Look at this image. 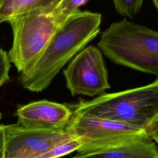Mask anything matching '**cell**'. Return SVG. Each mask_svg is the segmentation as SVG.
<instances>
[{
  "mask_svg": "<svg viewBox=\"0 0 158 158\" xmlns=\"http://www.w3.org/2000/svg\"><path fill=\"white\" fill-rule=\"evenodd\" d=\"M52 0H0V23L36 8L49 4Z\"/></svg>",
  "mask_w": 158,
  "mask_h": 158,
  "instance_id": "cell-10",
  "label": "cell"
},
{
  "mask_svg": "<svg viewBox=\"0 0 158 158\" xmlns=\"http://www.w3.org/2000/svg\"><path fill=\"white\" fill-rule=\"evenodd\" d=\"M10 69V62L7 56V52L0 48V88L9 80Z\"/></svg>",
  "mask_w": 158,
  "mask_h": 158,
  "instance_id": "cell-13",
  "label": "cell"
},
{
  "mask_svg": "<svg viewBox=\"0 0 158 158\" xmlns=\"http://www.w3.org/2000/svg\"><path fill=\"white\" fill-rule=\"evenodd\" d=\"M72 158H158V149L156 143L146 136L99 151L77 154Z\"/></svg>",
  "mask_w": 158,
  "mask_h": 158,
  "instance_id": "cell-9",
  "label": "cell"
},
{
  "mask_svg": "<svg viewBox=\"0 0 158 158\" xmlns=\"http://www.w3.org/2000/svg\"><path fill=\"white\" fill-rule=\"evenodd\" d=\"M67 127L82 138L83 144L77 151L78 154H89L140 138L149 137L141 128L78 114H73Z\"/></svg>",
  "mask_w": 158,
  "mask_h": 158,
  "instance_id": "cell-5",
  "label": "cell"
},
{
  "mask_svg": "<svg viewBox=\"0 0 158 158\" xmlns=\"http://www.w3.org/2000/svg\"><path fill=\"white\" fill-rule=\"evenodd\" d=\"M154 2L155 3V6H156V8L157 9V7H157V1H153V3H154Z\"/></svg>",
  "mask_w": 158,
  "mask_h": 158,
  "instance_id": "cell-16",
  "label": "cell"
},
{
  "mask_svg": "<svg viewBox=\"0 0 158 158\" xmlns=\"http://www.w3.org/2000/svg\"><path fill=\"white\" fill-rule=\"evenodd\" d=\"M88 2V0H59L57 6L64 13L71 14L78 10L80 7L85 6Z\"/></svg>",
  "mask_w": 158,
  "mask_h": 158,
  "instance_id": "cell-14",
  "label": "cell"
},
{
  "mask_svg": "<svg viewBox=\"0 0 158 158\" xmlns=\"http://www.w3.org/2000/svg\"><path fill=\"white\" fill-rule=\"evenodd\" d=\"M17 124L22 127L42 130H65L73 115L66 104L46 99L19 106L15 113Z\"/></svg>",
  "mask_w": 158,
  "mask_h": 158,
  "instance_id": "cell-8",
  "label": "cell"
},
{
  "mask_svg": "<svg viewBox=\"0 0 158 158\" xmlns=\"http://www.w3.org/2000/svg\"><path fill=\"white\" fill-rule=\"evenodd\" d=\"M66 86L72 96H101L110 88L108 72L101 51L96 46L85 47L63 70Z\"/></svg>",
  "mask_w": 158,
  "mask_h": 158,
  "instance_id": "cell-6",
  "label": "cell"
},
{
  "mask_svg": "<svg viewBox=\"0 0 158 158\" xmlns=\"http://www.w3.org/2000/svg\"><path fill=\"white\" fill-rule=\"evenodd\" d=\"M83 143L82 138L78 136L54 146L36 158H58L67 155L74 151H77L83 144Z\"/></svg>",
  "mask_w": 158,
  "mask_h": 158,
  "instance_id": "cell-11",
  "label": "cell"
},
{
  "mask_svg": "<svg viewBox=\"0 0 158 158\" xmlns=\"http://www.w3.org/2000/svg\"><path fill=\"white\" fill-rule=\"evenodd\" d=\"M4 158H36L54 146L78 137L69 127L52 131L3 125Z\"/></svg>",
  "mask_w": 158,
  "mask_h": 158,
  "instance_id": "cell-7",
  "label": "cell"
},
{
  "mask_svg": "<svg viewBox=\"0 0 158 158\" xmlns=\"http://www.w3.org/2000/svg\"><path fill=\"white\" fill-rule=\"evenodd\" d=\"M4 135L3 125H0V158H4Z\"/></svg>",
  "mask_w": 158,
  "mask_h": 158,
  "instance_id": "cell-15",
  "label": "cell"
},
{
  "mask_svg": "<svg viewBox=\"0 0 158 158\" xmlns=\"http://www.w3.org/2000/svg\"><path fill=\"white\" fill-rule=\"evenodd\" d=\"M1 117H2V114H1V113L0 112V120H1Z\"/></svg>",
  "mask_w": 158,
  "mask_h": 158,
  "instance_id": "cell-17",
  "label": "cell"
},
{
  "mask_svg": "<svg viewBox=\"0 0 158 158\" xmlns=\"http://www.w3.org/2000/svg\"><path fill=\"white\" fill-rule=\"evenodd\" d=\"M101 14L78 9L57 30L31 65L18 77L23 88L41 92L60 70L100 32Z\"/></svg>",
  "mask_w": 158,
  "mask_h": 158,
  "instance_id": "cell-1",
  "label": "cell"
},
{
  "mask_svg": "<svg viewBox=\"0 0 158 158\" xmlns=\"http://www.w3.org/2000/svg\"><path fill=\"white\" fill-rule=\"evenodd\" d=\"M98 46L113 62L158 75V33L126 20L112 23L102 33Z\"/></svg>",
  "mask_w": 158,
  "mask_h": 158,
  "instance_id": "cell-3",
  "label": "cell"
},
{
  "mask_svg": "<svg viewBox=\"0 0 158 158\" xmlns=\"http://www.w3.org/2000/svg\"><path fill=\"white\" fill-rule=\"evenodd\" d=\"M73 114L109 120L144 130L158 141V80L144 86L104 93L93 99L66 104Z\"/></svg>",
  "mask_w": 158,
  "mask_h": 158,
  "instance_id": "cell-2",
  "label": "cell"
},
{
  "mask_svg": "<svg viewBox=\"0 0 158 158\" xmlns=\"http://www.w3.org/2000/svg\"><path fill=\"white\" fill-rule=\"evenodd\" d=\"M59 1L52 0L46 6L19 15L8 22L12 30L13 43L7 56L19 73L31 65L70 15L58 8Z\"/></svg>",
  "mask_w": 158,
  "mask_h": 158,
  "instance_id": "cell-4",
  "label": "cell"
},
{
  "mask_svg": "<svg viewBox=\"0 0 158 158\" xmlns=\"http://www.w3.org/2000/svg\"><path fill=\"white\" fill-rule=\"evenodd\" d=\"M114 6L118 14L133 19L140 12L143 0H114Z\"/></svg>",
  "mask_w": 158,
  "mask_h": 158,
  "instance_id": "cell-12",
  "label": "cell"
}]
</instances>
